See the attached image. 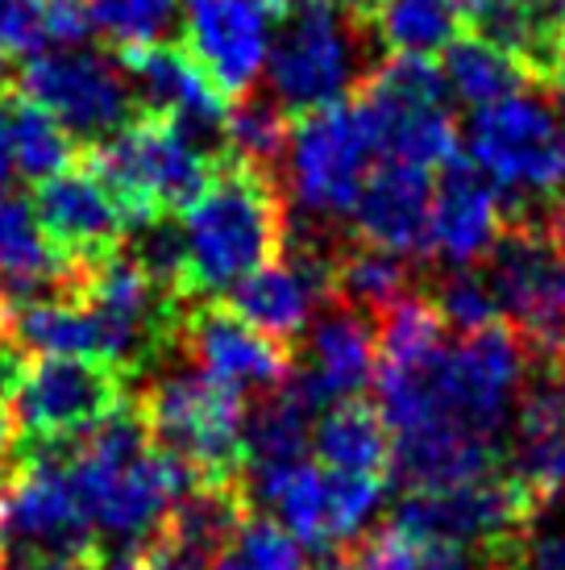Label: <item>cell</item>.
Returning <instances> with one entry per match:
<instances>
[{
    "label": "cell",
    "instance_id": "cell-1",
    "mask_svg": "<svg viewBox=\"0 0 565 570\" xmlns=\"http://www.w3.org/2000/svg\"><path fill=\"white\" fill-rule=\"evenodd\" d=\"M533 375V346L507 321L466 333L412 371L378 366V416L395 438L449 429L499 445L516 400Z\"/></svg>",
    "mask_w": 565,
    "mask_h": 570
},
{
    "label": "cell",
    "instance_id": "cell-2",
    "mask_svg": "<svg viewBox=\"0 0 565 570\" xmlns=\"http://www.w3.org/2000/svg\"><path fill=\"white\" fill-rule=\"evenodd\" d=\"M63 454L92 533L121 550H146L171 521L175 504L200 488L188 466L158 450L141 416L126 409L79 433Z\"/></svg>",
    "mask_w": 565,
    "mask_h": 570
},
{
    "label": "cell",
    "instance_id": "cell-3",
    "mask_svg": "<svg viewBox=\"0 0 565 570\" xmlns=\"http://www.w3.org/2000/svg\"><path fill=\"white\" fill-rule=\"evenodd\" d=\"M184 284L200 296H229L254 271L279 258L282 205L262 171L229 163L179 217Z\"/></svg>",
    "mask_w": 565,
    "mask_h": 570
},
{
    "label": "cell",
    "instance_id": "cell-4",
    "mask_svg": "<svg viewBox=\"0 0 565 570\" xmlns=\"http://www.w3.org/2000/svg\"><path fill=\"white\" fill-rule=\"evenodd\" d=\"M370 26L333 0H313L282 17L267 63L270 100L282 112H320L346 105L375 76Z\"/></svg>",
    "mask_w": 565,
    "mask_h": 570
},
{
    "label": "cell",
    "instance_id": "cell-5",
    "mask_svg": "<svg viewBox=\"0 0 565 570\" xmlns=\"http://www.w3.org/2000/svg\"><path fill=\"white\" fill-rule=\"evenodd\" d=\"M96 533L79 504L63 442L33 445L0 491V567L92 570Z\"/></svg>",
    "mask_w": 565,
    "mask_h": 570
},
{
    "label": "cell",
    "instance_id": "cell-6",
    "mask_svg": "<svg viewBox=\"0 0 565 570\" xmlns=\"http://www.w3.org/2000/svg\"><path fill=\"white\" fill-rule=\"evenodd\" d=\"M141 425L196 483H229L241 466L246 400L196 366L162 371L141 400Z\"/></svg>",
    "mask_w": 565,
    "mask_h": 570
},
{
    "label": "cell",
    "instance_id": "cell-7",
    "mask_svg": "<svg viewBox=\"0 0 565 570\" xmlns=\"http://www.w3.org/2000/svg\"><path fill=\"white\" fill-rule=\"evenodd\" d=\"M470 163L503 200H545L565 191V100L519 92L478 109L466 129Z\"/></svg>",
    "mask_w": 565,
    "mask_h": 570
},
{
    "label": "cell",
    "instance_id": "cell-8",
    "mask_svg": "<svg viewBox=\"0 0 565 570\" xmlns=\"http://www.w3.org/2000/svg\"><path fill=\"white\" fill-rule=\"evenodd\" d=\"M375 159L378 134L358 96L346 105L308 112L299 117V126H291V142L282 155L287 196L313 222L349 217L375 171Z\"/></svg>",
    "mask_w": 565,
    "mask_h": 570
},
{
    "label": "cell",
    "instance_id": "cell-9",
    "mask_svg": "<svg viewBox=\"0 0 565 570\" xmlns=\"http://www.w3.org/2000/svg\"><path fill=\"white\" fill-rule=\"evenodd\" d=\"M96 171L109 184L133 222H155L184 208L212 184V146L171 121H138L100 146Z\"/></svg>",
    "mask_w": 565,
    "mask_h": 570
},
{
    "label": "cell",
    "instance_id": "cell-10",
    "mask_svg": "<svg viewBox=\"0 0 565 570\" xmlns=\"http://www.w3.org/2000/svg\"><path fill=\"white\" fill-rule=\"evenodd\" d=\"M361 109L378 134V155L412 167H445L457 159V126L449 88L433 59H387L361 83Z\"/></svg>",
    "mask_w": 565,
    "mask_h": 570
},
{
    "label": "cell",
    "instance_id": "cell-11",
    "mask_svg": "<svg viewBox=\"0 0 565 570\" xmlns=\"http://www.w3.org/2000/svg\"><path fill=\"white\" fill-rule=\"evenodd\" d=\"M21 100L54 117L71 138L109 142L129 126L138 105L126 67L100 50H47L21 71Z\"/></svg>",
    "mask_w": 565,
    "mask_h": 570
},
{
    "label": "cell",
    "instance_id": "cell-12",
    "mask_svg": "<svg viewBox=\"0 0 565 570\" xmlns=\"http://www.w3.org/2000/svg\"><path fill=\"white\" fill-rule=\"evenodd\" d=\"M536 500L512 475H490L449 491H408L395 508L391 524L412 538H428L454 550H483L495 558L512 546Z\"/></svg>",
    "mask_w": 565,
    "mask_h": 570
},
{
    "label": "cell",
    "instance_id": "cell-13",
    "mask_svg": "<svg viewBox=\"0 0 565 570\" xmlns=\"http://www.w3.org/2000/svg\"><path fill=\"white\" fill-rule=\"evenodd\" d=\"M121 380L96 358H38L26 366L9 396L17 429L38 445H54L71 433H88L117 412Z\"/></svg>",
    "mask_w": 565,
    "mask_h": 570
},
{
    "label": "cell",
    "instance_id": "cell-14",
    "mask_svg": "<svg viewBox=\"0 0 565 570\" xmlns=\"http://www.w3.org/2000/svg\"><path fill=\"white\" fill-rule=\"evenodd\" d=\"M262 0H184L188 55L225 100H241L267 76L275 21Z\"/></svg>",
    "mask_w": 565,
    "mask_h": 570
},
{
    "label": "cell",
    "instance_id": "cell-15",
    "mask_svg": "<svg viewBox=\"0 0 565 570\" xmlns=\"http://www.w3.org/2000/svg\"><path fill=\"white\" fill-rule=\"evenodd\" d=\"M83 304L100 330V363L129 366L146 358L158 333L167 330V304L162 287L141 271L133 254H117L92 263Z\"/></svg>",
    "mask_w": 565,
    "mask_h": 570
},
{
    "label": "cell",
    "instance_id": "cell-16",
    "mask_svg": "<svg viewBox=\"0 0 565 570\" xmlns=\"http://www.w3.org/2000/svg\"><path fill=\"white\" fill-rule=\"evenodd\" d=\"M333 296V258L316 250L279 254L275 263L254 271L246 284L229 292V313L267 333L275 342H291L313 330L320 304Z\"/></svg>",
    "mask_w": 565,
    "mask_h": 570
},
{
    "label": "cell",
    "instance_id": "cell-17",
    "mask_svg": "<svg viewBox=\"0 0 565 570\" xmlns=\"http://www.w3.org/2000/svg\"><path fill=\"white\" fill-rule=\"evenodd\" d=\"M33 213L47 229V238L67 258H83V263L109 258L121 234L133 225L121 196L100 179L96 167H67L63 175L38 184Z\"/></svg>",
    "mask_w": 565,
    "mask_h": 570
},
{
    "label": "cell",
    "instance_id": "cell-18",
    "mask_svg": "<svg viewBox=\"0 0 565 570\" xmlns=\"http://www.w3.org/2000/svg\"><path fill=\"white\" fill-rule=\"evenodd\" d=\"M512 471L519 488L541 500L565 495V366L536 363L512 412Z\"/></svg>",
    "mask_w": 565,
    "mask_h": 570
},
{
    "label": "cell",
    "instance_id": "cell-19",
    "mask_svg": "<svg viewBox=\"0 0 565 570\" xmlns=\"http://www.w3.org/2000/svg\"><path fill=\"white\" fill-rule=\"evenodd\" d=\"M503 229H507V205L499 188L474 163H445L433 188L428 254L445 258L454 271H470V263L495 250Z\"/></svg>",
    "mask_w": 565,
    "mask_h": 570
},
{
    "label": "cell",
    "instance_id": "cell-20",
    "mask_svg": "<svg viewBox=\"0 0 565 570\" xmlns=\"http://www.w3.org/2000/svg\"><path fill=\"white\" fill-rule=\"evenodd\" d=\"M126 76L133 83V96L155 112L158 121L188 129L191 138H200L205 146H217L225 138L229 105L217 92V83L196 67L188 50H133V55H126Z\"/></svg>",
    "mask_w": 565,
    "mask_h": 570
},
{
    "label": "cell",
    "instance_id": "cell-21",
    "mask_svg": "<svg viewBox=\"0 0 565 570\" xmlns=\"http://www.w3.org/2000/svg\"><path fill=\"white\" fill-rule=\"evenodd\" d=\"M184 337H188V354L196 371L234 387L237 396L279 392L282 383L291 380V354L229 308H200L188 321Z\"/></svg>",
    "mask_w": 565,
    "mask_h": 570
},
{
    "label": "cell",
    "instance_id": "cell-22",
    "mask_svg": "<svg viewBox=\"0 0 565 570\" xmlns=\"http://www.w3.org/2000/svg\"><path fill=\"white\" fill-rule=\"evenodd\" d=\"M375 325L346 304H333L308 330V358H304V371L296 375V387L313 400L316 412H325L333 404H346V400L358 396L361 387L375 380Z\"/></svg>",
    "mask_w": 565,
    "mask_h": 570
},
{
    "label": "cell",
    "instance_id": "cell-23",
    "mask_svg": "<svg viewBox=\"0 0 565 570\" xmlns=\"http://www.w3.org/2000/svg\"><path fill=\"white\" fill-rule=\"evenodd\" d=\"M433 171L412 163L383 159L370 171L354 205V225L366 246L391 250L399 258L428 254V229H433Z\"/></svg>",
    "mask_w": 565,
    "mask_h": 570
},
{
    "label": "cell",
    "instance_id": "cell-24",
    "mask_svg": "<svg viewBox=\"0 0 565 570\" xmlns=\"http://www.w3.org/2000/svg\"><path fill=\"white\" fill-rule=\"evenodd\" d=\"M237 524V491L229 483H200L175 504L171 521L146 546V570H208Z\"/></svg>",
    "mask_w": 565,
    "mask_h": 570
},
{
    "label": "cell",
    "instance_id": "cell-25",
    "mask_svg": "<svg viewBox=\"0 0 565 570\" xmlns=\"http://www.w3.org/2000/svg\"><path fill=\"white\" fill-rule=\"evenodd\" d=\"M67 275V254L47 238L30 200L0 191V304L17 308L54 296Z\"/></svg>",
    "mask_w": 565,
    "mask_h": 570
},
{
    "label": "cell",
    "instance_id": "cell-26",
    "mask_svg": "<svg viewBox=\"0 0 565 570\" xmlns=\"http://www.w3.org/2000/svg\"><path fill=\"white\" fill-rule=\"evenodd\" d=\"M250 495L270 512V521L287 529L304 550H333L329 533V475L325 466L299 459L282 466H254Z\"/></svg>",
    "mask_w": 565,
    "mask_h": 570
},
{
    "label": "cell",
    "instance_id": "cell-27",
    "mask_svg": "<svg viewBox=\"0 0 565 570\" xmlns=\"http://www.w3.org/2000/svg\"><path fill=\"white\" fill-rule=\"evenodd\" d=\"M4 333L17 350L38 358H96L100 363V330L83 301L38 296L17 308H4Z\"/></svg>",
    "mask_w": 565,
    "mask_h": 570
},
{
    "label": "cell",
    "instance_id": "cell-28",
    "mask_svg": "<svg viewBox=\"0 0 565 570\" xmlns=\"http://www.w3.org/2000/svg\"><path fill=\"white\" fill-rule=\"evenodd\" d=\"M313 450L325 462V471L337 475H383L391 466V429L383 425L375 409L358 400L333 404L316 416Z\"/></svg>",
    "mask_w": 565,
    "mask_h": 570
},
{
    "label": "cell",
    "instance_id": "cell-29",
    "mask_svg": "<svg viewBox=\"0 0 565 570\" xmlns=\"http://www.w3.org/2000/svg\"><path fill=\"white\" fill-rule=\"evenodd\" d=\"M320 412L313 400L287 380L279 392H270L254 412H246V442H241V459L246 471L254 466H282V462H299L313 445V429Z\"/></svg>",
    "mask_w": 565,
    "mask_h": 570
},
{
    "label": "cell",
    "instance_id": "cell-30",
    "mask_svg": "<svg viewBox=\"0 0 565 570\" xmlns=\"http://www.w3.org/2000/svg\"><path fill=\"white\" fill-rule=\"evenodd\" d=\"M370 30L391 59H428L457 42L462 9L457 0H383L370 17Z\"/></svg>",
    "mask_w": 565,
    "mask_h": 570
},
{
    "label": "cell",
    "instance_id": "cell-31",
    "mask_svg": "<svg viewBox=\"0 0 565 570\" xmlns=\"http://www.w3.org/2000/svg\"><path fill=\"white\" fill-rule=\"evenodd\" d=\"M440 76H445V88L454 100L470 105L474 112L499 105L507 96H519V88L528 83V71L507 55V50L490 47L483 38H457L454 47L445 50L440 59Z\"/></svg>",
    "mask_w": 565,
    "mask_h": 570
},
{
    "label": "cell",
    "instance_id": "cell-32",
    "mask_svg": "<svg viewBox=\"0 0 565 570\" xmlns=\"http://www.w3.org/2000/svg\"><path fill=\"white\" fill-rule=\"evenodd\" d=\"M412 267L408 258H399L391 250L378 246H349L341 258H333V296L337 304H346L354 313H375L383 317L387 308L412 296Z\"/></svg>",
    "mask_w": 565,
    "mask_h": 570
},
{
    "label": "cell",
    "instance_id": "cell-33",
    "mask_svg": "<svg viewBox=\"0 0 565 570\" xmlns=\"http://www.w3.org/2000/svg\"><path fill=\"white\" fill-rule=\"evenodd\" d=\"M0 112H4V146H9L13 175L47 184V179L71 167V142L76 138L54 117H47L30 100H9V105H0Z\"/></svg>",
    "mask_w": 565,
    "mask_h": 570
},
{
    "label": "cell",
    "instance_id": "cell-34",
    "mask_svg": "<svg viewBox=\"0 0 565 570\" xmlns=\"http://www.w3.org/2000/svg\"><path fill=\"white\" fill-rule=\"evenodd\" d=\"M237 167H250V171H267L275 163H282L287 142H291V126H287V112L275 100H258V96H241L237 105H229L225 117V138Z\"/></svg>",
    "mask_w": 565,
    "mask_h": 570
},
{
    "label": "cell",
    "instance_id": "cell-35",
    "mask_svg": "<svg viewBox=\"0 0 565 570\" xmlns=\"http://www.w3.org/2000/svg\"><path fill=\"white\" fill-rule=\"evenodd\" d=\"M440 346H445V321L433 301L404 296L378 317V366L412 371L428 363Z\"/></svg>",
    "mask_w": 565,
    "mask_h": 570
},
{
    "label": "cell",
    "instance_id": "cell-36",
    "mask_svg": "<svg viewBox=\"0 0 565 570\" xmlns=\"http://www.w3.org/2000/svg\"><path fill=\"white\" fill-rule=\"evenodd\" d=\"M88 9L92 30L126 55L167 47L171 30L184 21V0H88Z\"/></svg>",
    "mask_w": 565,
    "mask_h": 570
},
{
    "label": "cell",
    "instance_id": "cell-37",
    "mask_svg": "<svg viewBox=\"0 0 565 570\" xmlns=\"http://www.w3.org/2000/svg\"><path fill=\"white\" fill-rule=\"evenodd\" d=\"M354 567L358 570H474V558L466 550L440 546L428 538H412L404 529H378L375 538L354 546Z\"/></svg>",
    "mask_w": 565,
    "mask_h": 570
},
{
    "label": "cell",
    "instance_id": "cell-38",
    "mask_svg": "<svg viewBox=\"0 0 565 570\" xmlns=\"http://www.w3.org/2000/svg\"><path fill=\"white\" fill-rule=\"evenodd\" d=\"M208 570H304V546L270 517H241Z\"/></svg>",
    "mask_w": 565,
    "mask_h": 570
},
{
    "label": "cell",
    "instance_id": "cell-39",
    "mask_svg": "<svg viewBox=\"0 0 565 570\" xmlns=\"http://www.w3.org/2000/svg\"><path fill=\"white\" fill-rule=\"evenodd\" d=\"M495 570H565V495L541 500L512 546L490 558Z\"/></svg>",
    "mask_w": 565,
    "mask_h": 570
},
{
    "label": "cell",
    "instance_id": "cell-40",
    "mask_svg": "<svg viewBox=\"0 0 565 570\" xmlns=\"http://www.w3.org/2000/svg\"><path fill=\"white\" fill-rule=\"evenodd\" d=\"M325 475H329L333 550H341V546L361 541L366 524L375 521V512L383 508V495H387V479L383 475H337V471H325Z\"/></svg>",
    "mask_w": 565,
    "mask_h": 570
},
{
    "label": "cell",
    "instance_id": "cell-41",
    "mask_svg": "<svg viewBox=\"0 0 565 570\" xmlns=\"http://www.w3.org/2000/svg\"><path fill=\"white\" fill-rule=\"evenodd\" d=\"M433 304H437L445 330H457V337L490 330V325H499V317H503L499 304H495V292H490V284H487V275H478V271H454V275H445L437 284Z\"/></svg>",
    "mask_w": 565,
    "mask_h": 570
},
{
    "label": "cell",
    "instance_id": "cell-42",
    "mask_svg": "<svg viewBox=\"0 0 565 570\" xmlns=\"http://www.w3.org/2000/svg\"><path fill=\"white\" fill-rule=\"evenodd\" d=\"M133 258L141 263V271L155 279L158 287L184 284V246H179V225L162 222H141L138 242H133Z\"/></svg>",
    "mask_w": 565,
    "mask_h": 570
},
{
    "label": "cell",
    "instance_id": "cell-43",
    "mask_svg": "<svg viewBox=\"0 0 565 570\" xmlns=\"http://www.w3.org/2000/svg\"><path fill=\"white\" fill-rule=\"evenodd\" d=\"M0 50L4 55H26V63L47 55L42 4L38 0H0Z\"/></svg>",
    "mask_w": 565,
    "mask_h": 570
},
{
    "label": "cell",
    "instance_id": "cell-44",
    "mask_svg": "<svg viewBox=\"0 0 565 570\" xmlns=\"http://www.w3.org/2000/svg\"><path fill=\"white\" fill-rule=\"evenodd\" d=\"M42 4V33L47 50H79L92 33L88 0H38Z\"/></svg>",
    "mask_w": 565,
    "mask_h": 570
},
{
    "label": "cell",
    "instance_id": "cell-45",
    "mask_svg": "<svg viewBox=\"0 0 565 570\" xmlns=\"http://www.w3.org/2000/svg\"><path fill=\"white\" fill-rule=\"evenodd\" d=\"M26 366H30V363L21 358L17 342L4 330H0V400L13 396V387L21 383V375H26Z\"/></svg>",
    "mask_w": 565,
    "mask_h": 570
},
{
    "label": "cell",
    "instance_id": "cell-46",
    "mask_svg": "<svg viewBox=\"0 0 565 570\" xmlns=\"http://www.w3.org/2000/svg\"><path fill=\"white\" fill-rule=\"evenodd\" d=\"M92 570H146V550H121V546H109V550L92 562Z\"/></svg>",
    "mask_w": 565,
    "mask_h": 570
},
{
    "label": "cell",
    "instance_id": "cell-47",
    "mask_svg": "<svg viewBox=\"0 0 565 570\" xmlns=\"http://www.w3.org/2000/svg\"><path fill=\"white\" fill-rule=\"evenodd\" d=\"M545 238H549L553 250L565 258V200L549 213V222H545Z\"/></svg>",
    "mask_w": 565,
    "mask_h": 570
},
{
    "label": "cell",
    "instance_id": "cell-48",
    "mask_svg": "<svg viewBox=\"0 0 565 570\" xmlns=\"http://www.w3.org/2000/svg\"><path fill=\"white\" fill-rule=\"evenodd\" d=\"M9 454H13V421L0 409V491H4V462H9Z\"/></svg>",
    "mask_w": 565,
    "mask_h": 570
},
{
    "label": "cell",
    "instance_id": "cell-49",
    "mask_svg": "<svg viewBox=\"0 0 565 570\" xmlns=\"http://www.w3.org/2000/svg\"><path fill=\"white\" fill-rule=\"evenodd\" d=\"M333 4H341L346 13H354L358 21H366V26H370V17H375V9L383 4V0H333Z\"/></svg>",
    "mask_w": 565,
    "mask_h": 570
},
{
    "label": "cell",
    "instance_id": "cell-50",
    "mask_svg": "<svg viewBox=\"0 0 565 570\" xmlns=\"http://www.w3.org/2000/svg\"><path fill=\"white\" fill-rule=\"evenodd\" d=\"M13 179V163H9V146H4V112H0V191H9Z\"/></svg>",
    "mask_w": 565,
    "mask_h": 570
},
{
    "label": "cell",
    "instance_id": "cell-51",
    "mask_svg": "<svg viewBox=\"0 0 565 570\" xmlns=\"http://www.w3.org/2000/svg\"><path fill=\"white\" fill-rule=\"evenodd\" d=\"M549 83H553V88H557V92L565 96V38H562V47H557V59H553Z\"/></svg>",
    "mask_w": 565,
    "mask_h": 570
},
{
    "label": "cell",
    "instance_id": "cell-52",
    "mask_svg": "<svg viewBox=\"0 0 565 570\" xmlns=\"http://www.w3.org/2000/svg\"><path fill=\"white\" fill-rule=\"evenodd\" d=\"M262 4H267L270 13H296V9H304V4H313V0H262Z\"/></svg>",
    "mask_w": 565,
    "mask_h": 570
},
{
    "label": "cell",
    "instance_id": "cell-53",
    "mask_svg": "<svg viewBox=\"0 0 565 570\" xmlns=\"http://www.w3.org/2000/svg\"><path fill=\"white\" fill-rule=\"evenodd\" d=\"M316 570H358L354 567V558H346V554H333V558H325Z\"/></svg>",
    "mask_w": 565,
    "mask_h": 570
},
{
    "label": "cell",
    "instance_id": "cell-54",
    "mask_svg": "<svg viewBox=\"0 0 565 570\" xmlns=\"http://www.w3.org/2000/svg\"><path fill=\"white\" fill-rule=\"evenodd\" d=\"M4 59H9V55H4V50H0V71H4Z\"/></svg>",
    "mask_w": 565,
    "mask_h": 570
},
{
    "label": "cell",
    "instance_id": "cell-55",
    "mask_svg": "<svg viewBox=\"0 0 565 570\" xmlns=\"http://www.w3.org/2000/svg\"><path fill=\"white\" fill-rule=\"evenodd\" d=\"M0 570H13V567H0Z\"/></svg>",
    "mask_w": 565,
    "mask_h": 570
}]
</instances>
